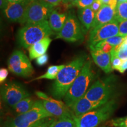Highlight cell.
I'll use <instances>...</instances> for the list:
<instances>
[{"mask_svg":"<svg viewBox=\"0 0 127 127\" xmlns=\"http://www.w3.org/2000/svg\"><path fill=\"white\" fill-rule=\"evenodd\" d=\"M87 58V55L84 54L79 55L60 71L52 85L51 93L54 97L57 99L64 97L78 76Z\"/></svg>","mask_w":127,"mask_h":127,"instance_id":"6da1fadb","label":"cell"},{"mask_svg":"<svg viewBox=\"0 0 127 127\" xmlns=\"http://www.w3.org/2000/svg\"><path fill=\"white\" fill-rule=\"evenodd\" d=\"M95 74L92 68L91 61L85 62L79 75L64 97L65 104L69 108L79 99L84 97L92 85Z\"/></svg>","mask_w":127,"mask_h":127,"instance_id":"7a4b0ae2","label":"cell"},{"mask_svg":"<svg viewBox=\"0 0 127 127\" xmlns=\"http://www.w3.org/2000/svg\"><path fill=\"white\" fill-rule=\"evenodd\" d=\"M52 34L48 20L35 24H28L19 30L18 41L21 45L25 49L29 48L42 40L48 37Z\"/></svg>","mask_w":127,"mask_h":127,"instance_id":"3957f363","label":"cell"},{"mask_svg":"<svg viewBox=\"0 0 127 127\" xmlns=\"http://www.w3.org/2000/svg\"><path fill=\"white\" fill-rule=\"evenodd\" d=\"M116 80L113 75L98 79L92 84L84 96L93 102L105 104L115 93Z\"/></svg>","mask_w":127,"mask_h":127,"instance_id":"277c9868","label":"cell"},{"mask_svg":"<svg viewBox=\"0 0 127 127\" xmlns=\"http://www.w3.org/2000/svg\"><path fill=\"white\" fill-rule=\"evenodd\" d=\"M117 107L115 99H111L105 104L93 109L79 117H74L77 127H96L108 120Z\"/></svg>","mask_w":127,"mask_h":127,"instance_id":"5b68a950","label":"cell"},{"mask_svg":"<svg viewBox=\"0 0 127 127\" xmlns=\"http://www.w3.org/2000/svg\"><path fill=\"white\" fill-rule=\"evenodd\" d=\"M51 117L52 116L46 110L40 99L35 102L29 111L18 114L14 118L9 119L4 124L2 127H30L42 119Z\"/></svg>","mask_w":127,"mask_h":127,"instance_id":"8992f818","label":"cell"},{"mask_svg":"<svg viewBox=\"0 0 127 127\" xmlns=\"http://www.w3.org/2000/svg\"><path fill=\"white\" fill-rule=\"evenodd\" d=\"M54 7L42 0H31L27 9L24 24H35L48 20Z\"/></svg>","mask_w":127,"mask_h":127,"instance_id":"52a82bcc","label":"cell"},{"mask_svg":"<svg viewBox=\"0 0 127 127\" xmlns=\"http://www.w3.org/2000/svg\"><path fill=\"white\" fill-rule=\"evenodd\" d=\"M85 34L82 24L72 12H68L66 21L61 31L57 34L56 39L68 42H75L84 38Z\"/></svg>","mask_w":127,"mask_h":127,"instance_id":"ba28073f","label":"cell"},{"mask_svg":"<svg viewBox=\"0 0 127 127\" xmlns=\"http://www.w3.org/2000/svg\"><path fill=\"white\" fill-rule=\"evenodd\" d=\"M8 69L15 75L23 78L31 77L34 74V68L29 58L23 52L15 50L8 60Z\"/></svg>","mask_w":127,"mask_h":127,"instance_id":"9c48e42d","label":"cell"},{"mask_svg":"<svg viewBox=\"0 0 127 127\" xmlns=\"http://www.w3.org/2000/svg\"><path fill=\"white\" fill-rule=\"evenodd\" d=\"M30 93L22 84L17 82H8L1 88V96L2 101L13 107L24 98L30 96Z\"/></svg>","mask_w":127,"mask_h":127,"instance_id":"30bf717a","label":"cell"},{"mask_svg":"<svg viewBox=\"0 0 127 127\" xmlns=\"http://www.w3.org/2000/svg\"><path fill=\"white\" fill-rule=\"evenodd\" d=\"M36 95L42 101V104L46 110L52 117L58 118L63 117H75L71 109L59 99L50 97L41 91L36 92Z\"/></svg>","mask_w":127,"mask_h":127,"instance_id":"8fae6325","label":"cell"},{"mask_svg":"<svg viewBox=\"0 0 127 127\" xmlns=\"http://www.w3.org/2000/svg\"><path fill=\"white\" fill-rule=\"evenodd\" d=\"M119 25L120 23L115 19H114L112 21L106 24L90 30L88 41L90 47H93L109 38L118 35Z\"/></svg>","mask_w":127,"mask_h":127,"instance_id":"7c38bea8","label":"cell"},{"mask_svg":"<svg viewBox=\"0 0 127 127\" xmlns=\"http://www.w3.org/2000/svg\"><path fill=\"white\" fill-rule=\"evenodd\" d=\"M30 2H9L2 10V13L8 20L24 24L27 9Z\"/></svg>","mask_w":127,"mask_h":127,"instance_id":"4fadbf2b","label":"cell"},{"mask_svg":"<svg viewBox=\"0 0 127 127\" xmlns=\"http://www.w3.org/2000/svg\"><path fill=\"white\" fill-rule=\"evenodd\" d=\"M115 15V8L109 4H103L95 14L94 21L90 30L94 29L112 21Z\"/></svg>","mask_w":127,"mask_h":127,"instance_id":"5bb4252c","label":"cell"},{"mask_svg":"<svg viewBox=\"0 0 127 127\" xmlns=\"http://www.w3.org/2000/svg\"><path fill=\"white\" fill-rule=\"evenodd\" d=\"M94 61L106 74L113 71L111 65V52H105L101 50H91Z\"/></svg>","mask_w":127,"mask_h":127,"instance_id":"9a60e30c","label":"cell"},{"mask_svg":"<svg viewBox=\"0 0 127 127\" xmlns=\"http://www.w3.org/2000/svg\"><path fill=\"white\" fill-rule=\"evenodd\" d=\"M102 105H103L90 101L84 96L73 105L71 109L75 117H79Z\"/></svg>","mask_w":127,"mask_h":127,"instance_id":"2e32d148","label":"cell"},{"mask_svg":"<svg viewBox=\"0 0 127 127\" xmlns=\"http://www.w3.org/2000/svg\"><path fill=\"white\" fill-rule=\"evenodd\" d=\"M68 13H60L57 9H54L49 17V25L52 31L58 34L63 29Z\"/></svg>","mask_w":127,"mask_h":127,"instance_id":"e0dca14e","label":"cell"},{"mask_svg":"<svg viewBox=\"0 0 127 127\" xmlns=\"http://www.w3.org/2000/svg\"><path fill=\"white\" fill-rule=\"evenodd\" d=\"M51 41L52 39L48 36L31 46L28 48L30 59H35L41 55L45 54Z\"/></svg>","mask_w":127,"mask_h":127,"instance_id":"ac0fdd59","label":"cell"},{"mask_svg":"<svg viewBox=\"0 0 127 127\" xmlns=\"http://www.w3.org/2000/svg\"><path fill=\"white\" fill-rule=\"evenodd\" d=\"M95 14L96 13L90 7L79 9L78 12V19L80 23L87 30L91 29L94 21Z\"/></svg>","mask_w":127,"mask_h":127,"instance_id":"d6986e66","label":"cell"},{"mask_svg":"<svg viewBox=\"0 0 127 127\" xmlns=\"http://www.w3.org/2000/svg\"><path fill=\"white\" fill-rule=\"evenodd\" d=\"M35 102L32 98L28 96L20 101L12 108L18 114H23L29 111L32 108Z\"/></svg>","mask_w":127,"mask_h":127,"instance_id":"ffe728a7","label":"cell"},{"mask_svg":"<svg viewBox=\"0 0 127 127\" xmlns=\"http://www.w3.org/2000/svg\"><path fill=\"white\" fill-rule=\"evenodd\" d=\"M65 66V65H51L48 68L47 72L43 75L39 76L32 79V81L39 80L41 79H55L57 78L58 73Z\"/></svg>","mask_w":127,"mask_h":127,"instance_id":"44dd1931","label":"cell"},{"mask_svg":"<svg viewBox=\"0 0 127 127\" xmlns=\"http://www.w3.org/2000/svg\"><path fill=\"white\" fill-rule=\"evenodd\" d=\"M114 19L118 21L119 23L127 20V2L117 4Z\"/></svg>","mask_w":127,"mask_h":127,"instance_id":"7402d4cb","label":"cell"},{"mask_svg":"<svg viewBox=\"0 0 127 127\" xmlns=\"http://www.w3.org/2000/svg\"><path fill=\"white\" fill-rule=\"evenodd\" d=\"M52 127H77L74 118L63 117L55 120L51 124Z\"/></svg>","mask_w":127,"mask_h":127,"instance_id":"603a6c76","label":"cell"},{"mask_svg":"<svg viewBox=\"0 0 127 127\" xmlns=\"http://www.w3.org/2000/svg\"><path fill=\"white\" fill-rule=\"evenodd\" d=\"M111 52H113L123 61L127 60V44L123 43L120 45L114 47Z\"/></svg>","mask_w":127,"mask_h":127,"instance_id":"cb8c5ba5","label":"cell"},{"mask_svg":"<svg viewBox=\"0 0 127 127\" xmlns=\"http://www.w3.org/2000/svg\"><path fill=\"white\" fill-rule=\"evenodd\" d=\"M91 50H101L105 52H111L113 50L114 47L110 44L106 42L105 41H102L99 43L96 44V45L93 46V47H90Z\"/></svg>","mask_w":127,"mask_h":127,"instance_id":"d4e9b609","label":"cell"},{"mask_svg":"<svg viewBox=\"0 0 127 127\" xmlns=\"http://www.w3.org/2000/svg\"><path fill=\"white\" fill-rule=\"evenodd\" d=\"M124 39L125 37H123V36H121L120 35H117L112 36V37L109 38L104 40V41L109 44L112 47H115L123 44L124 41Z\"/></svg>","mask_w":127,"mask_h":127,"instance_id":"484cf974","label":"cell"},{"mask_svg":"<svg viewBox=\"0 0 127 127\" xmlns=\"http://www.w3.org/2000/svg\"><path fill=\"white\" fill-rule=\"evenodd\" d=\"M51 117H48L38 121L30 127H48L56 119Z\"/></svg>","mask_w":127,"mask_h":127,"instance_id":"4316f807","label":"cell"},{"mask_svg":"<svg viewBox=\"0 0 127 127\" xmlns=\"http://www.w3.org/2000/svg\"><path fill=\"white\" fill-rule=\"evenodd\" d=\"M109 124L115 127H127V117L113 119L109 122Z\"/></svg>","mask_w":127,"mask_h":127,"instance_id":"83f0119b","label":"cell"},{"mask_svg":"<svg viewBox=\"0 0 127 127\" xmlns=\"http://www.w3.org/2000/svg\"><path fill=\"white\" fill-rule=\"evenodd\" d=\"M123 61L113 52H111V65L113 69L118 70L121 65Z\"/></svg>","mask_w":127,"mask_h":127,"instance_id":"f1b7e54d","label":"cell"},{"mask_svg":"<svg viewBox=\"0 0 127 127\" xmlns=\"http://www.w3.org/2000/svg\"><path fill=\"white\" fill-rule=\"evenodd\" d=\"M95 0H79L77 2L72 3L69 6H75L79 9L90 7Z\"/></svg>","mask_w":127,"mask_h":127,"instance_id":"f546056e","label":"cell"},{"mask_svg":"<svg viewBox=\"0 0 127 127\" xmlns=\"http://www.w3.org/2000/svg\"><path fill=\"white\" fill-rule=\"evenodd\" d=\"M118 35L125 38L127 36V20L123 21L120 23Z\"/></svg>","mask_w":127,"mask_h":127,"instance_id":"4dcf8cb0","label":"cell"},{"mask_svg":"<svg viewBox=\"0 0 127 127\" xmlns=\"http://www.w3.org/2000/svg\"><path fill=\"white\" fill-rule=\"evenodd\" d=\"M48 61V56L47 54H44L41 55V56L38 57L36 58V63L39 66H43L44 65L47 63Z\"/></svg>","mask_w":127,"mask_h":127,"instance_id":"1f68e13d","label":"cell"},{"mask_svg":"<svg viewBox=\"0 0 127 127\" xmlns=\"http://www.w3.org/2000/svg\"><path fill=\"white\" fill-rule=\"evenodd\" d=\"M102 2L101 0H95L94 2L90 7L91 8V9L94 11L95 13H96L99 10L100 8L102 7Z\"/></svg>","mask_w":127,"mask_h":127,"instance_id":"d6a6232c","label":"cell"},{"mask_svg":"<svg viewBox=\"0 0 127 127\" xmlns=\"http://www.w3.org/2000/svg\"><path fill=\"white\" fill-rule=\"evenodd\" d=\"M8 75V71L6 68H2L0 69V82L1 84L7 79Z\"/></svg>","mask_w":127,"mask_h":127,"instance_id":"836d02e7","label":"cell"},{"mask_svg":"<svg viewBox=\"0 0 127 127\" xmlns=\"http://www.w3.org/2000/svg\"><path fill=\"white\" fill-rule=\"evenodd\" d=\"M42 1L48 4L51 5L54 7L58 5L60 3L63 2V0H42Z\"/></svg>","mask_w":127,"mask_h":127,"instance_id":"e575fe53","label":"cell"},{"mask_svg":"<svg viewBox=\"0 0 127 127\" xmlns=\"http://www.w3.org/2000/svg\"><path fill=\"white\" fill-rule=\"evenodd\" d=\"M126 70H127V60L123 61L121 65L120 66V67L118 68L117 71H118L121 73H124Z\"/></svg>","mask_w":127,"mask_h":127,"instance_id":"d590c367","label":"cell"},{"mask_svg":"<svg viewBox=\"0 0 127 127\" xmlns=\"http://www.w3.org/2000/svg\"><path fill=\"white\" fill-rule=\"evenodd\" d=\"M1 1V3H0V7H1V9L3 10V9H5L6 7L8 4L9 1H7V0H0Z\"/></svg>","mask_w":127,"mask_h":127,"instance_id":"8d00e7d4","label":"cell"},{"mask_svg":"<svg viewBox=\"0 0 127 127\" xmlns=\"http://www.w3.org/2000/svg\"><path fill=\"white\" fill-rule=\"evenodd\" d=\"M78 1H79V0H63V2H63L64 4L70 5L71 4L77 2Z\"/></svg>","mask_w":127,"mask_h":127,"instance_id":"74e56055","label":"cell"},{"mask_svg":"<svg viewBox=\"0 0 127 127\" xmlns=\"http://www.w3.org/2000/svg\"><path fill=\"white\" fill-rule=\"evenodd\" d=\"M9 2H30L31 0H7Z\"/></svg>","mask_w":127,"mask_h":127,"instance_id":"f35d334b","label":"cell"},{"mask_svg":"<svg viewBox=\"0 0 127 127\" xmlns=\"http://www.w3.org/2000/svg\"><path fill=\"white\" fill-rule=\"evenodd\" d=\"M101 1H102L103 4H107V3L110 0H101Z\"/></svg>","mask_w":127,"mask_h":127,"instance_id":"ab89813d","label":"cell"},{"mask_svg":"<svg viewBox=\"0 0 127 127\" xmlns=\"http://www.w3.org/2000/svg\"><path fill=\"white\" fill-rule=\"evenodd\" d=\"M124 2H127V0H117V4H118V3H121Z\"/></svg>","mask_w":127,"mask_h":127,"instance_id":"60d3db41","label":"cell"},{"mask_svg":"<svg viewBox=\"0 0 127 127\" xmlns=\"http://www.w3.org/2000/svg\"><path fill=\"white\" fill-rule=\"evenodd\" d=\"M124 43H126L127 44V36H126V37L125 38V39H124Z\"/></svg>","mask_w":127,"mask_h":127,"instance_id":"b9f144b4","label":"cell"},{"mask_svg":"<svg viewBox=\"0 0 127 127\" xmlns=\"http://www.w3.org/2000/svg\"><path fill=\"white\" fill-rule=\"evenodd\" d=\"M51 125H50V126H49L48 127H52V126H51Z\"/></svg>","mask_w":127,"mask_h":127,"instance_id":"7bdbcfd3","label":"cell"}]
</instances>
